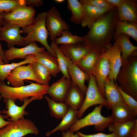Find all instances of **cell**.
<instances>
[{
  "instance_id": "obj_49",
  "label": "cell",
  "mask_w": 137,
  "mask_h": 137,
  "mask_svg": "<svg viewBox=\"0 0 137 137\" xmlns=\"http://www.w3.org/2000/svg\"><path fill=\"white\" fill-rule=\"evenodd\" d=\"M130 137H131V136H130Z\"/></svg>"
},
{
  "instance_id": "obj_9",
  "label": "cell",
  "mask_w": 137,
  "mask_h": 137,
  "mask_svg": "<svg viewBox=\"0 0 137 137\" xmlns=\"http://www.w3.org/2000/svg\"><path fill=\"white\" fill-rule=\"evenodd\" d=\"M36 10L34 7L25 6L18 8L4 15V22L18 25L21 28L30 24L35 17Z\"/></svg>"
},
{
  "instance_id": "obj_17",
  "label": "cell",
  "mask_w": 137,
  "mask_h": 137,
  "mask_svg": "<svg viewBox=\"0 0 137 137\" xmlns=\"http://www.w3.org/2000/svg\"><path fill=\"white\" fill-rule=\"evenodd\" d=\"M117 9V18L121 21L137 23V1L123 0Z\"/></svg>"
},
{
  "instance_id": "obj_36",
  "label": "cell",
  "mask_w": 137,
  "mask_h": 137,
  "mask_svg": "<svg viewBox=\"0 0 137 137\" xmlns=\"http://www.w3.org/2000/svg\"><path fill=\"white\" fill-rule=\"evenodd\" d=\"M27 6L25 0H0V14L9 13L20 7Z\"/></svg>"
},
{
  "instance_id": "obj_40",
  "label": "cell",
  "mask_w": 137,
  "mask_h": 137,
  "mask_svg": "<svg viewBox=\"0 0 137 137\" xmlns=\"http://www.w3.org/2000/svg\"><path fill=\"white\" fill-rule=\"evenodd\" d=\"M4 14H0V27L3 24L4 22ZM0 55L2 57L3 61L5 64H8V61L6 59L5 57L4 51L3 50L2 45L1 43H0Z\"/></svg>"
},
{
  "instance_id": "obj_11",
  "label": "cell",
  "mask_w": 137,
  "mask_h": 137,
  "mask_svg": "<svg viewBox=\"0 0 137 137\" xmlns=\"http://www.w3.org/2000/svg\"><path fill=\"white\" fill-rule=\"evenodd\" d=\"M31 63L26 65H24L19 66L11 71L6 79L12 87L24 86L25 80H32L41 84L33 72Z\"/></svg>"
},
{
  "instance_id": "obj_2",
  "label": "cell",
  "mask_w": 137,
  "mask_h": 137,
  "mask_svg": "<svg viewBox=\"0 0 137 137\" xmlns=\"http://www.w3.org/2000/svg\"><path fill=\"white\" fill-rule=\"evenodd\" d=\"M49 86L32 83L26 85L14 87L8 85L4 81H0V95L4 98H10L15 101L18 99L21 102L32 97L41 99L47 94Z\"/></svg>"
},
{
  "instance_id": "obj_20",
  "label": "cell",
  "mask_w": 137,
  "mask_h": 137,
  "mask_svg": "<svg viewBox=\"0 0 137 137\" xmlns=\"http://www.w3.org/2000/svg\"><path fill=\"white\" fill-rule=\"evenodd\" d=\"M68 73L72 83L77 86L85 94L87 88L85 85L86 80L89 81L90 77L76 64L67 57Z\"/></svg>"
},
{
  "instance_id": "obj_19",
  "label": "cell",
  "mask_w": 137,
  "mask_h": 137,
  "mask_svg": "<svg viewBox=\"0 0 137 137\" xmlns=\"http://www.w3.org/2000/svg\"><path fill=\"white\" fill-rule=\"evenodd\" d=\"M110 116L112 123L124 122L136 119L137 113L124 102L112 106Z\"/></svg>"
},
{
  "instance_id": "obj_3",
  "label": "cell",
  "mask_w": 137,
  "mask_h": 137,
  "mask_svg": "<svg viewBox=\"0 0 137 137\" xmlns=\"http://www.w3.org/2000/svg\"><path fill=\"white\" fill-rule=\"evenodd\" d=\"M46 14L45 11L38 13L30 24L22 28L21 32L27 34L24 38L25 46L32 42H38L44 47L47 52L56 57L55 52L48 42L49 34L46 25Z\"/></svg>"
},
{
  "instance_id": "obj_5",
  "label": "cell",
  "mask_w": 137,
  "mask_h": 137,
  "mask_svg": "<svg viewBox=\"0 0 137 137\" xmlns=\"http://www.w3.org/2000/svg\"><path fill=\"white\" fill-rule=\"evenodd\" d=\"M104 106L99 105L93 110L83 118L78 119L70 128L69 130L74 133L84 127L90 126H94L98 131L104 130L112 123L110 117H105L101 114Z\"/></svg>"
},
{
  "instance_id": "obj_33",
  "label": "cell",
  "mask_w": 137,
  "mask_h": 137,
  "mask_svg": "<svg viewBox=\"0 0 137 137\" xmlns=\"http://www.w3.org/2000/svg\"><path fill=\"white\" fill-rule=\"evenodd\" d=\"M31 63L33 72L41 84L49 86L51 76L49 70L43 64L36 60Z\"/></svg>"
},
{
  "instance_id": "obj_47",
  "label": "cell",
  "mask_w": 137,
  "mask_h": 137,
  "mask_svg": "<svg viewBox=\"0 0 137 137\" xmlns=\"http://www.w3.org/2000/svg\"><path fill=\"white\" fill-rule=\"evenodd\" d=\"M130 137H137V132H133L131 135Z\"/></svg>"
},
{
  "instance_id": "obj_21",
  "label": "cell",
  "mask_w": 137,
  "mask_h": 137,
  "mask_svg": "<svg viewBox=\"0 0 137 137\" xmlns=\"http://www.w3.org/2000/svg\"><path fill=\"white\" fill-rule=\"evenodd\" d=\"M83 6L84 13L81 24L82 27H88L89 29L96 21L111 10L99 8L89 5Z\"/></svg>"
},
{
  "instance_id": "obj_14",
  "label": "cell",
  "mask_w": 137,
  "mask_h": 137,
  "mask_svg": "<svg viewBox=\"0 0 137 137\" xmlns=\"http://www.w3.org/2000/svg\"><path fill=\"white\" fill-rule=\"evenodd\" d=\"M72 84L71 79L63 76L49 86L47 94L52 99L55 101L64 102Z\"/></svg>"
},
{
  "instance_id": "obj_45",
  "label": "cell",
  "mask_w": 137,
  "mask_h": 137,
  "mask_svg": "<svg viewBox=\"0 0 137 137\" xmlns=\"http://www.w3.org/2000/svg\"><path fill=\"white\" fill-rule=\"evenodd\" d=\"M1 55H0V65L5 64Z\"/></svg>"
},
{
  "instance_id": "obj_39",
  "label": "cell",
  "mask_w": 137,
  "mask_h": 137,
  "mask_svg": "<svg viewBox=\"0 0 137 137\" xmlns=\"http://www.w3.org/2000/svg\"><path fill=\"white\" fill-rule=\"evenodd\" d=\"M80 137H117L113 133L106 134L103 133H98L93 134H87L79 132L77 133Z\"/></svg>"
},
{
  "instance_id": "obj_31",
  "label": "cell",
  "mask_w": 137,
  "mask_h": 137,
  "mask_svg": "<svg viewBox=\"0 0 137 137\" xmlns=\"http://www.w3.org/2000/svg\"><path fill=\"white\" fill-rule=\"evenodd\" d=\"M67 2L71 12L70 21L76 24H81L84 13L83 5L78 0H67Z\"/></svg>"
},
{
  "instance_id": "obj_26",
  "label": "cell",
  "mask_w": 137,
  "mask_h": 137,
  "mask_svg": "<svg viewBox=\"0 0 137 137\" xmlns=\"http://www.w3.org/2000/svg\"><path fill=\"white\" fill-rule=\"evenodd\" d=\"M78 110L70 108L59 124L53 129L47 132L46 134V135L49 136L58 131L63 132L69 129L78 119Z\"/></svg>"
},
{
  "instance_id": "obj_42",
  "label": "cell",
  "mask_w": 137,
  "mask_h": 137,
  "mask_svg": "<svg viewBox=\"0 0 137 137\" xmlns=\"http://www.w3.org/2000/svg\"><path fill=\"white\" fill-rule=\"evenodd\" d=\"M62 137H80V136L77 133L75 134L74 132L69 130H68L62 132Z\"/></svg>"
},
{
  "instance_id": "obj_24",
  "label": "cell",
  "mask_w": 137,
  "mask_h": 137,
  "mask_svg": "<svg viewBox=\"0 0 137 137\" xmlns=\"http://www.w3.org/2000/svg\"><path fill=\"white\" fill-rule=\"evenodd\" d=\"M35 56L36 60L48 69L51 76L56 77L61 72L56 57L47 51L43 50Z\"/></svg>"
},
{
  "instance_id": "obj_10",
  "label": "cell",
  "mask_w": 137,
  "mask_h": 137,
  "mask_svg": "<svg viewBox=\"0 0 137 137\" xmlns=\"http://www.w3.org/2000/svg\"><path fill=\"white\" fill-rule=\"evenodd\" d=\"M110 48L106 51L101 53L92 72V74L95 78L98 87L101 94L105 97L104 85L110 72Z\"/></svg>"
},
{
  "instance_id": "obj_41",
  "label": "cell",
  "mask_w": 137,
  "mask_h": 137,
  "mask_svg": "<svg viewBox=\"0 0 137 137\" xmlns=\"http://www.w3.org/2000/svg\"><path fill=\"white\" fill-rule=\"evenodd\" d=\"M26 5L34 7L42 5L44 1L42 0H25Z\"/></svg>"
},
{
  "instance_id": "obj_32",
  "label": "cell",
  "mask_w": 137,
  "mask_h": 137,
  "mask_svg": "<svg viewBox=\"0 0 137 137\" xmlns=\"http://www.w3.org/2000/svg\"><path fill=\"white\" fill-rule=\"evenodd\" d=\"M36 60L35 55H30L27 57L24 60L18 62L0 65V81H4L11 71L16 67L32 63Z\"/></svg>"
},
{
  "instance_id": "obj_27",
  "label": "cell",
  "mask_w": 137,
  "mask_h": 137,
  "mask_svg": "<svg viewBox=\"0 0 137 137\" xmlns=\"http://www.w3.org/2000/svg\"><path fill=\"white\" fill-rule=\"evenodd\" d=\"M100 54L98 51L91 50L75 64L90 77Z\"/></svg>"
},
{
  "instance_id": "obj_1",
  "label": "cell",
  "mask_w": 137,
  "mask_h": 137,
  "mask_svg": "<svg viewBox=\"0 0 137 137\" xmlns=\"http://www.w3.org/2000/svg\"><path fill=\"white\" fill-rule=\"evenodd\" d=\"M117 19V9L115 7L92 25L87 33L82 37L83 42L91 50L100 53L106 51L112 46L111 42L114 38Z\"/></svg>"
},
{
  "instance_id": "obj_4",
  "label": "cell",
  "mask_w": 137,
  "mask_h": 137,
  "mask_svg": "<svg viewBox=\"0 0 137 137\" xmlns=\"http://www.w3.org/2000/svg\"><path fill=\"white\" fill-rule=\"evenodd\" d=\"M136 56V53L123 63L117 78L122 89L136 100L137 98Z\"/></svg>"
},
{
  "instance_id": "obj_38",
  "label": "cell",
  "mask_w": 137,
  "mask_h": 137,
  "mask_svg": "<svg viewBox=\"0 0 137 137\" xmlns=\"http://www.w3.org/2000/svg\"><path fill=\"white\" fill-rule=\"evenodd\" d=\"M79 1L83 5L91 6L100 9L111 10L115 7L108 3L106 0H80Z\"/></svg>"
},
{
  "instance_id": "obj_12",
  "label": "cell",
  "mask_w": 137,
  "mask_h": 137,
  "mask_svg": "<svg viewBox=\"0 0 137 137\" xmlns=\"http://www.w3.org/2000/svg\"><path fill=\"white\" fill-rule=\"evenodd\" d=\"M21 27L4 22L0 27V41L5 42L9 48L14 45L25 46L24 37L21 35Z\"/></svg>"
},
{
  "instance_id": "obj_16",
  "label": "cell",
  "mask_w": 137,
  "mask_h": 137,
  "mask_svg": "<svg viewBox=\"0 0 137 137\" xmlns=\"http://www.w3.org/2000/svg\"><path fill=\"white\" fill-rule=\"evenodd\" d=\"M59 47L64 55L75 64L91 50L83 42L62 45Z\"/></svg>"
},
{
  "instance_id": "obj_23",
  "label": "cell",
  "mask_w": 137,
  "mask_h": 137,
  "mask_svg": "<svg viewBox=\"0 0 137 137\" xmlns=\"http://www.w3.org/2000/svg\"><path fill=\"white\" fill-rule=\"evenodd\" d=\"M104 91L108 108L111 109L114 105L124 102L114 81L108 77L105 84Z\"/></svg>"
},
{
  "instance_id": "obj_43",
  "label": "cell",
  "mask_w": 137,
  "mask_h": 137,
  "mask_svg": "<svg viewBox=\"0 0 137 137\" xmlns=\"http://www.w3.org/2000/svg\"><path fill=\"white\" fill-rule=\"evenodd\" d=\"M106 1L112 6L117 8L121 4L123 0H106Z\"/></svg>"
},
{
  "instance_id": "obj_15",
  "label": "cell",
  "mask_w": 137,
  "mask_h": 137,
  "mask_svg": "<svg viewBox=\"0 0 137 137\" xmlns=\"http://www.w3.org/2000/svg\"><path fill=\"white\" fill-rule=\"evenodd\" d=\"M45 50V48L38 46L36 42H33L24 47L17 48L14 46L4 51L5 55L9 62L16 59H25L30 55H36L39 52Z\"/></svg>"
},
{
  "instance_id": "obj_35",
  "label": "cell",
  "mask_w": 137,
  "mask_h": 137,
  "mask_svg": "<svg viewBox=\"0 0 137 137\" xmlns=\"http://www.w3.org/2000/svg\"><path fill=\"white\" fill-rule=\"evenodd\" d=\"M54 41L58 45L73 44L83 42V38L82 37L73 35L69 30H65Z\"/></svg>"
},
{
  "instance_id": "obj_7",
  "label": "cell",
  "mask_w": 137,
  "mask_h": 137,
  "mask_svg": "<svg viewBox=\"0 0 137 137\" xmlns=\"http://www.w3.org/2000/svg\"><path fill=\"white\" fill-rule=\"evenodd\" d=\"M89 84L85 94L83 102L78 110V117L80 118L89 108L95 105H102L107 107L106 98L101 94L97 85L94 76L91 74L89 80Z\"/></svg>"
},
{
  "instance_id": "obj_46",
  "label": "cell",
  "mask_w": 137,
  "mask_h": 137,
  "mask_svg": "<svg viewBox=\"0 0 137 137\" xmlns=\"http://www.w3.org/2000/svg\"><path fill=\"white\" fill-rule=\"evenodd\" d=\"M64 0H55L54 1L56 3H63L65 1Z\"/></svg>"
},
{
  "instance_id": "obj_44",
  "label": "cell",
  "mask_w": 137,
  "mask_h": 137,
  "mask_svg": "<svg viewBox=\"0 0 137 137\" xmlns=\"http://www.w3.org/2000/svg\"><path fill=\"white\" fill-rule=\"evenodd\" d=\"M5 118L4 115L0 113V129L4 127L11 122L5 120Z\"/></svg>"
},
{
  "instance_id": "obj_34",
  "label": "cell",
  "mask_w": 137,
  "mask_h": 137,
  "mask_svg": "<svg viewBox=\"0 0 137 137\" xmlns=\"http://www.w3.org/2000/svg\"><path fill=\"white\" fill-rule=\"evenodd\" d=\"M50 46L56 54L59 69L63 75V76L71 79L68 72L67 57L62 53L58 45L54 41H52Z\"/></svg>"
},
{
  "instance_id": "obj_30",
  "label": "cell",
  "mask_w": 137,
  "mask_h": 137,
  "mask_svg": "<svg viewBox=\"0 0 137 137\" xmlns=\"http://www.w3.org/2000/svg\"><path fill=\"white\" fill-rule=\"evenodd\" d=\"M44 97L51 116L57 119L62 118L68 111L69 106L65 102L56 101L47 96Z\"/></svg>"
},
{
  "instance_id": "obj_18",
  "label": "cell",
  "mask_w": 137,
  "mask_h": 137,
  "mask_svg": "<svg viewBox=\"0 0 137 137\" xmlns=\"http://www.w3.org/2000/svg\"><path fill=\"white\" fill-rule=\"evenodd\" d=\"M109 63L110 72L108 78L116 82L123 62L120 47L115 42L109 49Z\"/></svg>"
},
{
  "instance_id": "obj_22",
  "label": "cell",
  "mask_w": 137,
  "mask_h": 137,
  "mask_svg": "<svg viewBox=\"0 0 137 137\" xmlns=\"http://www.w3.org/2000/svg\"><path fill=\"white\" fill-rule=\"evenodd\" d=\"M109 131L117 137H130L137 128L136 119L121 123H112L108 127Z\"/></svg>"
},
{
  "instance_id": "obj_48",
  "label": "cell",
  "mask_w": 137,
  "mask_h": 137,
  "mask_svg": "<svg viewBox=\"0 0 137 137\" xmlns=\"http://www.w3.org/2000/svg\"><path fill=\"white\" fill-rule=\"evenodd\" d=\"M2 98L1 96L0 95V100L1 99V98Z\"/></svg>"
},
{
  "instance_id": "obj_29",
  "label": "cell",
  "mask_w": 137,
  "mask_h": 137,
  "mask_svg": "<svg viewBox=\"0 0 137 137\" xmlns=\"http://www.w3.org/2000/svg\"><path fill=\"white\" fill-rule=\"evenodd\" d=\"M137 23L121 21L117 19L115 24L114 39L119 35H127L137 42Z\"/></svg>"
},
{
  "instance_id": "obj_13",
  "label": "cell",
  "mask_w": 137,
  "mask_h": 137,
  "mask_svg": "<svg viewBox=\"0 0 137 137\" xmlns=\"http://www.w3.org/2000/svg\"><path fill=\"white\" fill-rule=\"evenodd\" d=\"M35 97L25 99L23 104L21 106L16 105L14 100L10 98H4L6 110L1 112L4 113L5 118H8V121L13 122L24 118L25 115H27L28 113L25 109L28 105L33 101L37 100Z\"/></svg>"
},
{
  "instance_id": "obj_8",
  "label": "cell",
  "mask_w": 137,
  "mask_h": 137,
  "mask_svg": "<svg viewBox=\"0 0 137 137\" xmlns=\"http://www.w3.org/2000/svg\"><path fill=\"white\" fill-rule=\"evenodd\" d=\"M46 25L50 36V39L55 41L61 36L62 32L68 30V24L62 18L61 14L55 7H52L47 12Z\"/></svg>"
},
{
  "instance_id": "obj_25",
  "label": "cell",
  "mask_w": 137,
  "mask_h": 137,
  "mask_svg": "<svg viewBox=\"0 0 137 137\" xmlns=\"http://www.w3.org/2000/svg\"><path fill=\"white\" fill-rule=\"evenodd\" d=\"M130 37L127 35L121 34L114 39V42L118 44L120 47L123 63L125 62L131 56L137 52V47L131 43Z\"/></svg>"
},
{
  "instance_id": "obj_37",
  "label": "cell",
  "mask_w": 137,
  "mask_h": 137,
  "mask_svg": "<svg viewBox=\"0 0 137 137\" xmlns=\"http://www.w3.org/2000/svg\"><path fill=\"white\" fill-rule=\"evenodd\" d=\"M124 102L137 113V101L132 96L124 91L119 86L116 84Z\"/></svg>"
},
{
  "instance_id": "obj_28",
  "label": "cell",
  "mask_w": 137,
  "mask_h": 137,
  "mask_svg": "<svg viewBox=\"0 0 137 137\" xmlns=\"http://www.w3.org/2000/svg\"><path fill=\"white\" fill-rule=\"evenodd\" d=\"M84 94L77 86L72 83L64 102L70 108L78 110L83 102Z\"/></svg>"
},
{
  "instance_id": "obj_6",
  "label": "cell",
  "mask_w": 137,
  "mask_h": 137,
  "mask_svg": "<svg viewBox=\"0 0 137 137\" xmlns=\"http://www.w3.org/2000/svg\"><path fill=\"white\" fill-rule=\"evenodd\" d=\"M39 132L33 122L24 118L11 122L0 129V137H23L29 134L37 135Z\"/></svg>"
}]
</instances>
